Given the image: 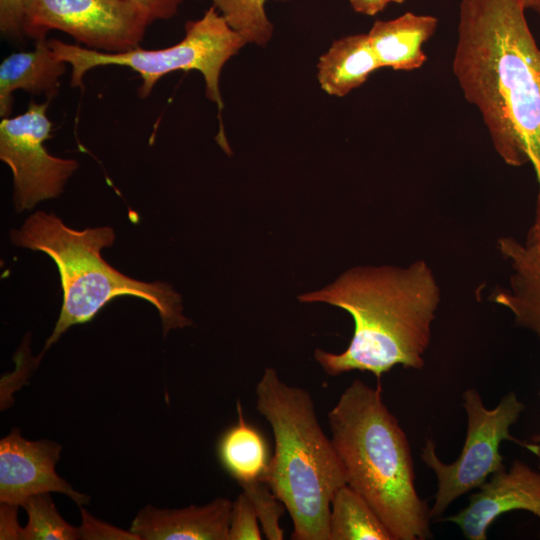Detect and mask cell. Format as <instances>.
Returning a JSON list of instances; mask_svg holds the SVG:
<instances>
[{
	"label": "cell",
	"instance_id": "obj_1",
	"mask_svg": "<svg viewBox=\"0 0 540 540\" xmlns=\"http://www.w3.org/2000/svg\"><path fill=\"white\" fill-rule=\"evenodd\" d=\"M525 0H460L452 61L465 99L481 114L493 147L514 167L532 165L539 185L535 219L540 236V49L528 26Z\"/></svg>",
	"mask_w": 540,
	"mask_h": 540
},
{
	"label": "cell",
	"instance_id": "obj_2",
	"mask_svg": "<svg viewBox=\"0 0 540 540\" xmlns=\"http://www.w3.org/2000/svg\"><path fill=\"white\" fill-rule=\"evenodd\" d=\"M298 299L334 305L353 318V336L343 352H314L328 375L359 370L380 378L396 365L424 367L441 300L440 287L425 261L408 267H355L327 287Z\"/></svg>",
	"mask_w": 540,
	"mask_h": 540
},
{
	"label": "cell",
	"instance_id": "obj_3",
	"mask_svg": "<svg viewBox=\"0 0 540 540\" xmlns=\"http://www.w3.org/2000/svg\"><path fill=\"white\" fill-rule=\"evenodd\" d=\"M327 417L346 484L369 503L394 540L430 538L432 518L416 489L409 441L385 405L381 385L353 380Z\"/></svg>",
	"mask_w": 540,
	"mask_h": 540
},
{
	"label": "cell",
	"instance_id": "obj_4",
	"mask_svg": "<svg viewBox=\"0 0 540 540\" xmlns=\"http://www.w3.org/2000/svg\"><path fill=\"white\" fill-rule=\"evenodd\" d=\"M256 409L272 428L274 453L260 480L283 503L293 540H330L332 499L346 484L338 454L323 432L311 394L266 368L255 388Z\"/></svg>",
	"mask_w": 540,
	"mask_h": 540
},
{
	"label": "cell",
	"instance_id": "obj_5",
	"mask_svg": "<svg viewBox=\"0 0 540 540\" xmlns=\"http://www.w3.org/2000/svg\"><path fill=\"white\" fill-rule=\"evenodd\" d=\"M10 238L16 246L48 255L60 275L63 303L43 353L66 330L91 321L119 296H133L152 304L160 315L164 335L191 324L182 313L180 295L170 285L133 279L103 259L102 249L111 247L115 240L111 227L75 230L54 213L37 211L19 229L12 230Z\"/></svg>",
	"mask_w": 540,
	"mask_h": 540
},
{
	"label": "cell",
	"instance_id": "obj_6",
	"mask_svg": "<svg viewBox=\"0 0 540 540\" xmlns=\"http://www.w3.org/2000/svg\"><path fill=\"white\" fill-rule=\"evenodd\" d=\"M48 41L55 55L70 64L72 87L82 88L83 78L91 69L119 65L140 75L138 95L145 99L163 76L177 70H197L203 75L207 98L219 111L224 106L219 88L222 68L247 44L214 6L200 19L186 23L185 36L180 42L163 49L146 50L138 46L122 53H106L57 39Z\"/></svg>",
	"mask_w": 540,
	"mask_h": 540
},
{
	"label": "cell",
	"instance_id": "obj_7",
	"mask_svg": "<svg viewBox=\"0 0 540 540\" xmlns=\"http://www.w3.org/2000/svg\"><path fill=\"white\" fill-rule=\"evenodd\" d=\"M463 407L467 415V432L461 453L452 463H444L436 453L432 439L421 450V459L432 469L437 479V491L431 518L441 516L460 496L480 488L494 473L505 468L500 444L512 441L524 447L525 442L514 438L510 428L525 409L515 392L507 393L494 408H486L479 392L469 388L463 392Z\"/></svg>",
	"mask_w": 540,
	"mask_h": 540
},
{
	"label": "cell",
	"instance_id": "obj_8",
	"mask_svg": "<svg viewBox=\"0 0 540 540\" xmlns=\"http://www.w3.org/2000/svg\"><path fill=\"white\" fill-rule=\"evenodd\" d=\"M24 7L26 37L36 41L59 30L86 48L106 53L140 46L152 22L128 0H24Z\"/></svg>",
	"mask_w": 540,
	"mask_h": 540
},
{
	"label": "cell",
	"instance_id": "obj_9",
	"mask_svg": "<svg viewBox=\"0 0 540 540\" xmlns=\"http://www.w3.org/2000/svg\"><path fill=\"white\" fill-rule=\"evenodd\" d=\"M48 104L31 101L24 113L0 122V159L12 171L17 211L58 197L79 166L74 159L47 151L45 142L52 137L53 127L47 117Z\"/></svg>",
	"mask_w": 540,
	"mask_h": 540
},
{
	"label": "cell",
	"instance_id": "obj_10",
	"mask_svg": "<svg viewBox=\"0 0 540 540\" xmlns=\"http://www.w3.org/2000/svg\"><path fill=\"white\" fill-rule=\"evenodd\" d=\"M61 450L55 441L27 440L18 429H12L0 441L1 504L23 506L30 497L50 492H61L80 507L87 504L89 497L56 473Z\"/></svg>",
	"mask_w": 540,
	"mask_h": 540
},
{
	"label": "cell",
	"instance_id": "obj_11",
	"mask_svg": "<svg viewBox=\"0 0 540 540\" xmlns=\"http://www.w3.org/2000/svg\"><path fill=\"white\" fill-rule=\"evenodd\" d=\"M515 510L530 512L540 520V472L521 460L494 473L470 496L466 507L445 520L456 524L466 539L486 540L490 525Z\"/></svg>",
	"mask_w": 540,
	"mask_h": 540
},
{
	"label": "cell",
	"instance_id": "obj_12",
	"mask_svg": "<svg viewBox=\"0 0 540 540\" xmlns=\"http://www.w3.org/2000/svg\"><path fill=\"white\" fill-rule=\"evenodd\" d=\"M233 502L217 497L182 509L146 505L131 523L140 540H228Z\"/></svg>",
	"mask_w": 540,
	"mask_h": 540
},
{
	"label": "cell",
	"instance_id": "obj_13",
	"mask_svg": "<svg viewBox=\"0 0 540 540\" xmlns=\"http://www.w3.org/2000/svg\"><path fill=\"white\" fill-rule=\"evenodd\" d=\"M498 248L513 273L510 287L497 289L492 300L507 308L519 327L540 340V238L523 244L514 237H501Z\"/></svg>",
	"mask_w": 540,
	"mask_h": 540
},
{
	"label": "cell",
	"instance_id": "obj_14",
	"mask_svg": "<svg viewBox=\"0 0 540 540\" xmlns=\"http://www.w3.org/2000/svg\"><path fill=\"white\" fill-rule=\"evenodd\" d=\"M33 50L11 53L0 64V116L10 117L13 93L44 95L50 101L57 95L66 64L53 52L46 38L34 41Z\"/></svg>",
	"mask_w": 540,
	"mask_h": 540
},
{
	"label": "cell",
	"instance_id": "obj_15",
	"mask_svg": "<svg viewBox=\"0 0 540 540\" xmlns=\"http://www.w3.org/2000/svg\"><path fill=\"white\" fill-rule=\"evenodd\" d=\"M438 19L406 12L391 20H378L367 33L380 67L410 71L424 65L423 44L435 33Z\"/></svg>",
	"mask_w": 540,
	"mask_h": 540
},
{
	"label": "cell",
	"instance_id": "obj_16",
	"mask_svg": "<svg viewBox=\"0 0 540 540\" xmlns=\"http://www.w3.org/2000/svg\"><path fill=\"white\" fill-rule=\"evenodd\" d=\"M317 68V79L323 91L343 97L381 67L368 34H354L334 41L320 57Z\"/></svg>",
	"mask_w": 540,
	"mask_h": 540
},
{
	"label": "cell",
	"instance_id": "obj_17",
	"mask_svg": "<svg viewBox=\"0 0 540 540\" xmlns=\"http://www.w3.org/2000/svg\"><path fill=\"white\" fill-rule=\"evenodd\" d=\"M237 422L220 437L218 458L238 483L260 479L268 464L267 444L263 435L243 416L240 401H237Z\"/></svg>",
	"mask_w": 540,
	"mask_h": 540
},
{
	"label": "cell",
	"instance_id": "obj_18",
	"mask_svg": "<svg viewBox=\"0 0 540 540\" xmlns=\"http://www.w3.org/2000/svg\"><path fill=\"white\" fill-rule=\"evenodd\" d=\"M329 537L330 540H394L369 503L347 484L332 499Z\"/></svg>",
	"mask_w": 540,
	"mask_h": 540
},
{
	"label": "cell",
	"instance_id": "obj_19",
	"mask_svg": "<svg viewBox=\"0 0 540 540\" xmlns=\"http://www.w3.org/2000/svg\"><path fill=\"white\" fill-rule=\"evenodd\" d=\"M22 507L26 510L28 522L24 528H21L20 539H79L78 527L70 525L61 517L49 493L30 497Z\"/></svg>",
	"mask_w": 540,
	"mask_h": 540
},
{
	"label": "cell",
	"instance_id": "obj_20",
	"mask_svg": "<svg viewBox=\"0 0 540 540\" xmlns=\"http://www.w3.org/2000/svg\"><path fill=\"white\" fill-rule=\"evenodd\" d=\"M213 6L247 43L262 46L272 37L273 26L265 12L267 0H211ZM284 1V0H282Z\"/></svg>",
	"mask_w": 540,
	"mask_h": 540
},
{
	"label": "cell",
	"instance_id": "obj_21",
	"mask_svg": "<svg viewBox=\"0 0 540 540\" xmlns=\"http://www.w3.org/2000/svg\"><path fill=\"white\" fill-rule=\"evenodd\" d=\"M250 499L257 514L261 530L269 540H282L283 530L279 524L280 518L286 509L283 503L260 480L239 483Z\"/></svg>",
	"mask_w": 540,
	"mask_h": 540
},
{
	"label": "cell",
	"instance_id": "obj_22",
	"mask_svg": "<svg viewBox=\"0 0 540 540\" xmlns=\"http://www.w3.org/2000/svg\"><path fill=\"white\" fill-rule=\"evenodd\" d=\"M259 520L253 504L242 492L233 502L228 540H260L262 539Z\"/></svg>",
	"mask_w": 540,
	"mask_h": 540
},
{
	"label": "cell",
	"instance_id": "obj_23",
	"mask_svg": "<svg viewBox=\"0 0 540 540\" xmlns=\"http://www.w3.org/2000/svg\"><path fill=\"white\" fill-rule=\"evenodd\" d=\"M24 21V0H0V31L4 38L23 41Z\"/></svg>",
	"mask_w": 540,
	"mask_h": 540
},
{
	"label": "cell",
	"instance_id": "obj_24",
	"mask_svg": "<svg viewBox=\"0 0 540 540\" xmlns=\"http://www.w3.org/2000/svg\"><path fill=\"white\" fill-rule=\"evenodd\" d=\"M82 523L78 527L79 539L140 540L133 532L124 531L108 523L97 520L80 507Z\"/></svg>",
	"mask_w": 540,
	"mask_h": 540
},
{
	"label": "cell",
	"instance_id": "obj_25",
	"mask_svg": "<svg viewBox=\"0 0 540 540\" xmlns=\"http://www.w3.org/2000/svg\"><path fill=\"white\" fill-rule=\"evenodd\" d=\"M142 8L150 16L152 22L155 20H168L178 11L180 4L184 0H128Z\"/></svg>",
	"mask_w": 540,
	"mask_h": 540
},
{
	"label": "cell",
	"instance_id": "obj_26",
	"mask_svg": "<svg viewBox=\"0 0 540 540\" xmlns=\"http://www.w3.org/2000/svg\"><path fill=\"white\" fill-rule=\"evenodd\" d=\"M355 12L373 16L381 12L390 3L402 4L405 0H349Z\"/></svg>",
	"mask_w": 540,
	"mask_h": 540
},
{
	"label": "cell",
	"instance_id": "obj_27",
	"mask_svg": "<svg viewBox=\"0 0 540 540\" xmlns=\"http://www.w3.org/2000/svg\"><path fill=\"white\" fill-rule=\"evenodd\" d=\"M524 447L540 459V433L534 435L529 442H525Z\"/></svg>",
	"mask_w": 540,
	"mask_h": 540
},
{
	"label": "cell",
	"instance_id": "obj_28",
	"mask_svg": "<svg viewBox=\"0 0 540 540\" xmlns=\"http://www.w3.org/2000/svg\"><path fill=\"white\" fill-rule=\"evenodd\" d=\"M528 8L540 16V0H529Z\"/></svg>",
	"mask_w": 540,
	"mask_h": 540
},
{
	"label": "cell",
	"instance_id": "obj_29",
	"mask_svg": "<svg viewBox=\"0 0 540 540\" xmlns=\"http://www.w3.org/2000/svg\"><path fill=\"white\" fill-rule=\"evenodd\" d=\"M525 3H526V6H527V9H528L529 0H525Z\"/></svg>",
	"mask_w": 540,
	"mask_h": 540
}]
</instances>
